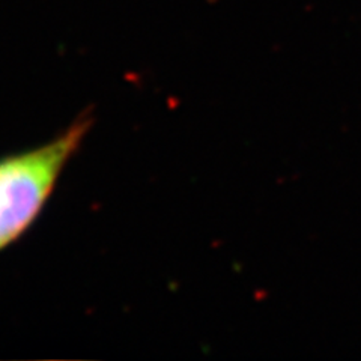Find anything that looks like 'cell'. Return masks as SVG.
Wrapping results in <instances>:
<instances>
[{
  "instance_id": "cell-1",
  "label": "cell",
  "mask_w": 361,
  "mask_h": 361,
  "mask_svg": "<svg viewBox=\"0 0 361 361\" xmlns=\"http://www.w3.org/2000/svg\"><path fill=\"white\" fill-rule=\"evenodd\" d=\"M92 123V111H83L50 142L0 158V252L39 216Z\"/></svg>"
}]
</instances>
